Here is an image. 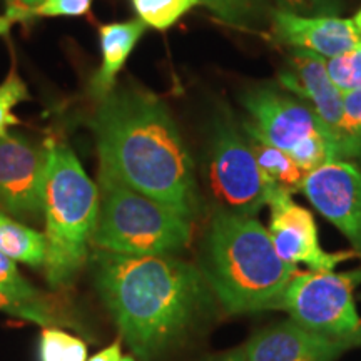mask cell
Masks as SVG:
<instances>
[{
  "mask_svg": "<svg viewBox=\"0 0 361 361\" xmlns=\"http://www.w3.org/2000/svg\"><path fill=\"white\" fill-rule=\"evenodd\" d=\"M329 79L343 94L361 87V47L324 61Z\"/></svg>",
  "mask_w": 361,
  "mask_h": 361,
  "instance_id": "24",
  "label": "cell"
},
{
  "mask_svg": "<svg viewBox=\"0 0 361 361\" xmlns=\"http://www.w3.org/2000/svg\"><path fill=\"white\" fill-rule=\"evenodd\" d=\"M218 361H247V360L245 356V351L236 350V351H231V353L224 355L223 358H219Z\"/></svg>",
  "mask_w": 361,
  "mask_h": 361,
  "instance_id": "31",
  "label": "cell"
},
{
  "mask_svg": "<svg viewBox=\"0 0 361 361\" xmlns=\"http://www.w3.org/2000/svg\"><path fill=\"white\" fill-rule=\"evenodd\" d=\"M206 180L221 213L252 218L268 206L271 194L278 189L261 171L247 135L239 130L229 111L214 119Z\"/></svg>",
  "mask_w": 361,
  "mask_h": 361,
  "instance_id": "6",
  "label": "cell"
},
{
  "mask_svg": "<svg viewBox=\"0 0 361 361\" xmlns=\"http://www.w3.org/2000/svg\"><path fill=\"white\" fill-rule=\"evenodd\" d=\"M40 361H85L87 346L79 338L57 328H44L40 336Z\"/></svg>",
  "mask_w": 361,
  "mask_h": 361,
  "instance_id": "20",
  "label": "cell"
},
{
  "mask_svg": "<svg viewBox=\"0 0 361 361\" xmlns=\"http://www.w3.org/2000/svg\"><path fill=\"white\" fill-rule=\"evenodd\" d=\"M0 288H4V290L8 293H12V295L22 298V300H29V301L44 300L32 284L22 276L19 268H17L16 261L8 258V256L4 255V252H0Z\"/></svg>",
  "mask_w": 361,
  "mask_h": 361,
  "instance_id": "25",
  "label": "cell"
},
{
  "mask_svg": "<svg viewBox=\"0 0 361 361\" xmlns=\"http://www.w3.org/2000/svg\"><path fill=\"white\" fill-rule=\"evenodd\" d=\"M29 99L30 94L25 82L17 74V71L12 69L6 80L0 84V137H6L8 129L20 123L19 117L13 114V109Z\"/></svg>",
  "mask_w": 361,
  "mask_h": 361,
  "instance_id": "23",
  "label": "cell"
},
{
  "mask_svg": "<svg viewBox=\"0 0 361 361\" xmlns=\"http://www.w3.org/2000/svg\"><path fill=\"white\" fill-rule=\"evenodd\" d=\"M271 25L283 44L324 59H335L361 47V34L353 19L338 16L308 17L284 11H273Z\"/></svg>",
  "mask_w": 361,
  "mask_h": 361,
  "instance_id": "14",
  "label": "cell"
},
{
  "mask_svg": "<svg viewBox=\"0 0 361 361\" xmlns=\"http://www.w3.org/2000/svg\"><path fill=\"white\" fill-rule=\"evenodd\" d=\"M341 159H361V87L345 94Z\"/></svg>",
  "mask_w": 361,
  "mask_h": 361,
  "instance_id": "21",
  "label": "cell"
},
{
  "mask_svg": "<svg viewBox=\"0 0 361 361\" xmlns=\"http://www.w3.org/2000/svg\"><path fill=\"white\" fill-rule=\"evenodd\" d=\"M119 361H134V358H130V356H123Z\"/></svg>",
  "mask_w": 361,
  "mask_h": 361,
  "instance_id": "33",
  "label": "cell"
},
{
  "mask_svg": "<svg viewBox=\"0 0 361 361\" xmlns=\"http://www.w3.org/2000/svg\"><path fill=\"white\" fill-rule=\"evenodd\" d=\"M361 284V269L296 271L283 293L279 310L293 322L329 338L361 335V316L355 305V290Z\"/></svg>",
  "mask_w": 361,
  "mask_h": 361,
  "instance_id": "7",
  "label": "cell"
},
{
  "mask_svg": "<svg viewBox=\"0 0 361 361\" xmlns=\"http://www.w3.org/2000/svg\"><path fill=\"white\" fill-rule=\"evenodd\" d=\"M99 176L141 192L191 218L196 174L189 149L166 104L154 94L112 89L92 121Z\"/></svg>",
  "mask_w": 361,
  "mask_h": 361,
  "instance_id": "1",
  "label": "cell"
},
{
  "mask_svg": "<svg viewBox=\"0 0 361 361\" xmlns=\"http://www.w3.org/2000/svg\"><path fill=\"white\" fill-rule=\"evenodd\" d=\"M296 271L281 259L258 219L221 211L214 214L207 229L202 274L228 313L279 310Z\"/></svg>",
  "mask_w": 361,
  "mask_h": 361,
  "instance_id": "3",
  "label": "cell"
},
{
  "mask_svg": "<svg viewBox=\"0 0 361 361\" xmlns=\"http://www.w3.org/2000/svg\"><path fill=\"white\" fill-rule=\"evenodd\" d=\"M279 11L308 17L338 16L343 0H274Z\"/></svg>",
  "mask_w": 361,
  "mask_h": 361,
  "instance_id": "26",
  "label": "cell"
},
{
  "mask_svg": "<svg viewBox=\"0 0 361 361\" xmlns=\"http://www.w3.org/2000/svg\"><path fill=\"white\" fill-rule=\"evenodd\" d=\"M224 24L239 29H256L271 20V8L268 0H197Z\"/></svg>",
  "mask_w": 361,
  "mask_h": 361,
  "instance_id": "18",
  "label": "cell"
},
{
  "mask_svg": "<svg viewBox=\"0 0 361 361\" xmlns=\"http://www.w3.org/2000/svg\"><path fill=\"white\" fill-rule=\"evenodd\" d=\"M121 358H123V356H121V345L119 343H114V345L107 346L106 350L94 355L89 361H119Z\"/></svg>",
  "mask_w": 361,
  "mask_h": 361,
  "instance_id": "29",
  "label": "cell"
},
{
  "mask_svg": "<svg viewBox=\"0 0 361 361\" xmlns=\"http://www.w3.org/2000/svg\"><path fill=\"white\" fill-rule=\"evenodd\" d=\"M301 191L319 214L336 226L361 252V169L351 161H331L306 174Z\"/></svg>",
  "mask_w": 361,
  "mask_h": 361,
  "instance_id": "11",
  "label": "cell"
},
{
  "mask_svg": "<svg viewBox=\"0 0 361 361\" xmlns=\"http://www.w3.org/2000/svg\"><path fill=\"white\" fill-rule=\"evenodd\" d=\"M241 102L261 137L288 154L319 130L310 107L286 89L258 85L246 90Z\"/></svg>",
  "mask_w": 361,
  "mask_h": 361,
  "instance_id": "12",
  "label": "cell"
},
{
  "mask_svg": "<svg viewBox=\"0 0 361 361\" xmlns=\"http://www.w3.org/2000/svg\"><path fill=\"white\" fill-rule=\"evenodd\" d=\"M0 252L8 258L39 268L45 263L47 241L45 234L19 223L0 211Z\"/></svg>",
  "mask_w": 361,
  "mask_h": 361,
  "instance_id": "17",
  "label": "cell"
},
{
  "mask_svg": "<svg viewBox=\"0 0 361 361\" xmlns=\"http://www.w3.org/2000/svg\"><path fill=\"white\" fill-rule=\"evenodd\" d=\"M96 286L121 335L142 360L173 346L207 301L202 271L171 255L97 252Z\"/></svg>",
  "mask_w": 361,
  "mask_h": 361,
  "instance_id": "2",
  "label": "cell"
},
{
  "mask_svg": "<svg viewBox=\"0 0 361 361\" xmlns=\"http://www.w3.org/2000/svg\"><path fill=\"white\" fill-rule=\"evenodd\" d=\"M47 174L44 186L45 278L51 286L71 283L89 255L101 196L74 151L47 141Z\"/></svg>",
  "mask_w": 361,
  "mask_h": 361,
  "instance_id": "4",
  "label": "cell"
},
{
  "mask_svg": "<svg viewBox=\"0 0 361 361\" xmlns=\"http://www.w3.org/2000/svg\"><path fill=\"white\" fill-rule=\"evenodd\" d=\"M13 24H16V22H13V19H11L7 13L6 16H0V35H7L11 32Z\"/></svg>",
  "mask_w": 361,
  "mask_h": 361,
  "instance_id": "30",
  "label": "cell"
},
{
  "mask_svg": "<svg viewBox=\"0 0 361 361\" xmlns=\"http://www.w3.org/2000/svg\"><path fill=\"white\" fill-rule=\"evenodd\" d=\"M269 234L274 250L293 268L308 264L311 271H335L350 259L346 252H328L319 246L313 214L291 200V192L276 189L269 201Z\"/></svg>",
  "mask_w": 361,
  "mask_h": 361,
  "instance_id": "10",
  "label": "cell"
},
{
  "mask_svg": "<svg viewBox=\"0 0 361 361\" xmlns=\"http://www.w3.org/2000/svg\"><path fill=\"white\" fill-rule=\"evenodd\" d=\"M44 0H6V13L13 22L29 20V13L40 6Z\"/></svg>",
  "mask_w": 361,
  "mask_h": 361,
  "instance_id": "28",
  "label": "cell"
},
{
  "mask_svg": "<svg viewBox=\"0 0 361 361\" xmlns=\"http://www.w3.org/2000/svg\"><path fill=\"white\" fill-rule=\"evenodd\" d=\"M0 313L16 316V318L40 324V326L44 328L59 323L57 316L54 314L51 305L45 300H22V298L6 291L4 288H0Z\"/></svg>",
  "mask_w": 361,
  "mask_h": 361,
  "instance_id": "22",
  "label": "cell"
},
{
  "mask_svg": "<svg viewBox=\"0 0 361 361\" xmlns=\"http://www.w3.org/2000/svg\"><path fill=\"white\" fill-rule=\"evenodd\" d=\"M47 146L22 135L0 137V211L35 221L44 214Z\"/></svg>",
  "mask_w": 361,
  "mask_h": 361,
  "instance_id": "8",
  "label": "cell"
},
{
  "mask_svg": "<svg viewBox=\"0 0 361 361\" xmlns=\"http://www.w3.org/2000/svg\"><path fill=\"white\" fill-rule=\"evenodd\" d=\"M353 22H355L356 29H358V32L361 34V8L358 11V13H356V16L353 17Z\"/></svg>",
  "mask_w": 361,
  "mask_h": 361,
  "instance_id": "32",
  "label": "cell"
},
{
  "mask_svg": "<svg viewBox=\"0 0 361 361\" xmlns=\"http://www.w3.org/2000/svg\"><path fill=\"white\" fill-rule=\"evenodd\" d=\"M94 0H44L29 13L30 19L37 17H84L92 8Z\"/></svg>",
  "mask_w": 361,
  "mask_h": 361,
  "instance_id": "27",
  "label": "cell"
},
{
  "mask_svg": "<svg viewBox=\"0 0 361 361\" xmlns=\"http://www.w3.org/2000/svg\"><path fill=\"white\" fill-rule=\"evenodd\" d=\"M101 206L90 243L129 256L173 255L189 246L191 218L173 207L99 176Z\"/></svg>",
  "mask_w": 361,
  "mask_h": 361,
  "instance_id": "5",
  "label": "cell"
},
{
  "mask_svg": "<svg viewBox=\"0 0 361 361\" xmlns=\"http://www.w3.org/2000/svg\"><path fill=\"white\" fill-rule=\"evenodd\" d=\"M279 85L310 107L319 130L335 151L336 161L341 159L345 94L329 79L324 59L295 49L279 72Z\"/></svg>",
  "mask_w": 361,
  "mask_h": 361,
  "instance_id": "9",
  "label": "cell"
},
{
  "mask_svg": "<svg viewBox=\"0 0 361 361\" xmlns=\"http://www.w3.org/2000/svg\"><path fill=\"white\" fill-rule=\"evenodd\" d=\"M361 345V335L329 338L288 319L256 333L243 348L247 361H335Z\"/></svg>",
  "mask_w": 361,
  "mask_h": 361,
  "instance_id": "13",
  "label": "cell"
},
{
  "mask_svg": "<svg viewBox=\"0 0 361 361\" xmlns=\"http://www.w3.org/2000/svg\"><path fill=\"white\" fill-rule=\"evenodd\" d=\"M243 130L247 135L256 161H258L261 171L274 186L284 189L288 192L301 191V184L305 180V173L296 166L291 156L286 151L269 144L261 137L258 130L252 128L250 121L243 123Z\"/></svg>",
  "mask_w": 361,
  "mask_h": 361,
  "instance_id": "16",
  "label": "cell"
},
{
  "mask_svg": "<svg viewBox=\"0 0 361 361\" xmlns=\"http://www.w3.org/2000/svg\"><path fill=\"white\" fill-rule=\"evenodd\" d=\"M139 20L156 30H168L200 6L197 0H130Z\"/></svg>",
  "mask_w": 361,
  "mask_h": 361,
  "instance_id": "19",
  "label": "cell"
},
{
  "mask_svg": "<svg viewBox=\"0 0 361 361\" xmlns=\"http://www.w3.org/2000/svg\"><path fill=\"white\" fill-rule=\"evenodd\" d=\"M146 29V24L139 19L112 22V24L99 27L101 66L90 80V90L94 97H106L114 89L117 74L123 71Z\"/></svg>",
  "mask_w": 361,
  "mask_h": 361,
  "instance_id": "15",
  "label": "cell"
}]
</instances>
